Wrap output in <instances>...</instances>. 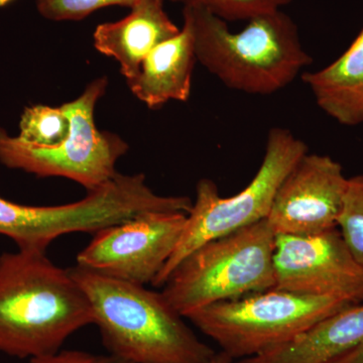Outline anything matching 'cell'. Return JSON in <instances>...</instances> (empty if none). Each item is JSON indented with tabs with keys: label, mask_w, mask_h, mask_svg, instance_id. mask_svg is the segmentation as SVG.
<instances>
[{
	"label": "cell",
	"mask_w": 363,
	"mask_h": 363,
	"mask_svg": "<svg viewBox=\"0 0 363 363\" xmlns=\"http://www.w3.org/2000/svg\"><path fill=\"white\" fill-rule=\"evenodd\" d=\"M276 238L264 219L208 241L182 260L161 293L186 318L215 303L274 289Z\"/></svg>",
	"instance_id": "4"
},
{
	"label": "cell",
	"mask_w": 363,
	"mask_h": 363,
	"mask_svg": "<svg viewBox=\"0 0 363 363\" xmlns=\"http://www.w3.org/2000/svg\"><path fill=\"white\" fill-rule=\"evenodd\" d=\"M180 30L164 11V0H138L125 18L98 26L93 42L98 52L116 60L130 81L150 52Z\"/></svg>",
	"instance_id": "12"
},
{
	"label": "cell",
	"mask_w": 363,
	"mask_h": 363,
	"mask_svg": "<svg viewBox=\"0 0 363 363\" xmlns=\"http://www.w3.org/2000/svg\"><path fill=\"white\" fill-rule=\"evenodd\" d=\"M274 288L363 303V266L338 228L313 235L277 234Z\"/></svg>",
	"instance_id": "10"
},
{
	"label": "cell",
	"mask_w": 363,
	"mask_h": 363,
	"mask_svg": "<svg viewBox=\"0 0 363 363\" xmlns=\"http://www.w3.org/2000/svg\"><path fill=\"white\" fill-rule=\"evenodd\" d=\"M162 199L143 174L117 173L84 199L57 206H30L0 197V235L18 250L47 252L52 241L75 233H96L140 215L160 210Z\"/></svg>",
	"instance_id": "8"
},
{
	"label": "cell",
	"mask_w": 363,
	"mask_h": 363,
	"mask_svg": "<svg viewBox=\"0 0 363 363\" xmlns=\"http://www.w3.org/2000/svg\"><path fill=\"white\" fill-rule=\"evenodd\" d=\"M354 305L331 297L269 289L207 306L187 319L233 359L257 357L290 342L324 318Z\"/></svg>",
	"instance_id": "5"
},
{
	"label": "cell",
	"mask_w": 363,
	"mask_h": 363,
	"mask_svg": "<svg viewBox=\"0 0 363 363\" xmlns=\"http://www.w3.org/2000/svg\"><path fill=\"white\" fill-rule=\"evenodd\" d=\"M347 186L340 162L306 152L281 182L267 221L274 233L286 235L337 228Z\"/></svg>",
	"instance_id": "11"
},
{
	"label": "cell",
	"mask_w": 363,
	"mask_h": 363,
	"mask_svg": "<svg viewBox=\"0 0 363 363\" xmlns=\"http://www.w3.org/2000/svg\"><path fill=\"white\" fill-rule=\"evenodd\" d=\"M14 1H16V0H0V9L9 6V4H13Z\"/></svg>",
	"instance_id": "23"
},
{
	"label": "cell",
	"mask_w": 363,
	"mask_h": 363,
	"mask_svg": "<svg viewBox=\"0 0 363 363\" xmlns=\"http://www.w3.org/2000/svg\"><path fill=\"white\" fill-rule=\"evenodd\" d=\"M108 81H92L73 101L61 105L70 121V133L55 147H37L23 142L0 128V164L39 178L61 177L96 190L116 177V162L128 150L121 136L98 130L95 107Z\"/></svg>",
	"instance_id": "7"
},
{
	"label": "cell",
	"mask_w": 363,
	"mask_h": 363,
	"mask_svg": "<svg viewBox=\"0 0 363 363\" xmlns=\"http://www.w3.org/2000/svg\"><path fill=\"white\" fill-rule=\"evenodd\" d=\"M183 18L194 35L197 61L230 89L272 94L311 65L297 25L281 11L252 18L240 32L198 7L184 6Z\"/></svg>",
	"instance_id": "3"
},
{
	"label": "cell",
	"mask_w": 363,
	"mask_h": 363,
	"mask_svg": "<svg viewBox=\"0 0 363 363\" xmlns=\"http://www.w3.org/2000/svg\"><path fill=\"white\" fill-rule=\"evenodd\" d=\"M28 363H128L109 354H93L80 350H62L30 358Z\"/></svg>",
	"instance_id": "20"
},
{
	"label": "cell",
	"mask_w": 363,
	"mask_h": 363,
	"mask_svg": "<svg viewBox=\"0 0 363 363\" xmlns=\"http://www.w3.org/2000/svg\"><path fill=\"white\" fill-rule=\"evenodd\" d=\"M18 138L37 147H55L70 133V121L62 107L44 104L26 106L21 113Z\"/></svg>",
	"instance_id": "16"
},
{
	"label": "cell",
	"mask_w": 363,
	"mask_h": 363,
	"mask_svg": "<svg viewBox=\"0 0 363 363\" xmlns=\"http://www.w3.org/2000/svg\"><path fill=\"white\" fill-rule=\"evenodd\" d=\"M187 215L149 212L94 233L78 266L145 286L154 283L180 240Z\"/></svg>",
	"instance_id": "9"
},
{
	"label": "cell",
	"mask_w": 363,
	"mask_h": 363,
	"mask_svg": "<svg viewBox=\"0 0 363 363\" xmlns=\"http://www.w3.org/2000/svg\"><path fill=\"white\" fill-rule=\"evenodd\" d=\"M91 324L89 298L69 269L40 250L0 255V352L30 359L56 352Z\"/></svg>",
	"instance_id": "1"
},
{
	"label": "cell",
	"mask_w": 363,
	"mask_h": 363,
	"mask_svg": "<svg viewBox=\"0 0 363 363\" xmlns=\"http://www.w3.org/2000/svg\"><path fill=\"white\" fill-rule=\"evenodd\" d=\"M363 343V303L324 318L290 342L233 363H334Z\"/></svg>",
	"instance_id": "14"
},
{
	"label": "cell",
	"mask_w": 363,
	"mask_h": 363,
	"mask_svg": "<svg viewBox=\"0 0 363 363\" xmlns=\"http://www.w3.org/2000/svg\"><path fill=\"white\" fill-rule=\"evenodd\" d=\"M306 152L308 145L292 131L272 128L259 171L240 193L223 198L213 181L198 182L180 240L152 286H164L182 260L208 241L267 219L281 182Z\"/></svg>",
	"instance_id": "6"
},
{
	"label": "cell",
	"mask_w": 363,
	"mask_h": 363,
	"mask_svg": "<svg viewBox=\"0 0 363 363\" xmlns=\"http://www.w3.org/2000/svg\"><path fill=\"white\" fill-rule=\"evenodd\" d=\"M184 6L198 7L228 21H250L257 16L281 11L293 0H172Z\"/></svg>",
	"instance_id": "18"
},
{
	"label": "cell",
	"mask_w": 363,
	"mask_h": 363,
	"mask_svg": "<svg viewBox=\"0 0 363 363\" xmlns=\"http://www.w3.org/2000/svg\"><path fill=\"white\" fill-rule=\"evenodd\" d=\"M334 363H363V343Z\"/></svg>",
	"instance_id": "21"
},
{
	"label": "cell",
	"mask_w": 363,
	"mask_h": 363,
	"mask_svg": "<svg viewBox=\"0 0 363 363\" xmlns=\"http://www.w3.org/2000/svg\"><path fill=\"white\" fill-rule=\"evenodd\" d=\"M196 56L194 35L184 21L180 33L155 48L128 87L150 108L169 101H187L191 94Z\"/></svg>",
	"instance_id": "13"
},
{
	"label": "cell",
	"mask_w": 363,
	"mask_h": 363,
	"mask_svg": "<svg viewBox=\"0 0 363 363\" xmlns=\"http://www.w3.org/2000/svg\"><path fill=\"white\" fill-rule=\"evenodd\" d=\"M234 360L233 358L227 355L226 353H224L223 351H220V352L215 353L213 357L209 360V362L205 363H233Z\"/></svg>",
	"instance_id": "22"
},
{
	"label": "cell",
	"mask_w": 363,
	"mask_h": 363,
	"mask_svg": "<svg viewBox=\"0 0 363 363\" xmlns=\"http://www.w3.org/2000/svg\"><path fill=\"white\" fill-rule=\"evenodd\" d=\"M138 0H37L43 18L54 21H81L104 7H133Z\"/></svg>",
	"instance_id": "19"
},
{
	"label": "cell",
	"mask_w": 363,
	"mask_h": 363,
	"mask_svg": "<svg viewBox=\"0 0 363 363\" xmlns=\"http://www.w3.org/2000/svg\"><path fill=\"white\" fill-rule=\"evenodd\" d=\"M337 228L350 252L363 266V174L348 178Z\"/></svg>",
	"instance_id": "17"
},
{
	"label": "cell",
	"mask_w": 363,
	"mask_h": 363,
	"mask_svg": "<svg viewBox=\"0 0 363 363\" xmlns=\"http://www.w3.org/2000/svg\"><path fill=\"white\" fill-rule=\"evenodd\" d=\"M302 80L317 106L336 123L363 124V28L335 61L320 70L305 72Z\"/></svg>",
	"instance_id": "15"
},
{
	"label": "cell",
	"mask_w": 363,
	"mask_h": 363,
	"mask_svg": "<svg viewBox=\"0 0 363 363\" xmlns=\"http://www.w3.org/2000/svg\"><path fill=\"white\" fill-rule=\"evenodd\" d=\"M69 271L89 298L94 324L114 357L128 363H205L216 353L162 293L78 264Z\"/></svg>",
	"instance_id": "2"
}]
</instances>
